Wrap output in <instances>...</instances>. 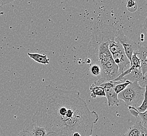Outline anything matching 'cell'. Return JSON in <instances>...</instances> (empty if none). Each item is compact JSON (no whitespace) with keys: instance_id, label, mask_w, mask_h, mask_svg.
Here are the masks:
<instances>
[{"instance_id":"obj_1","label":"cell","mask_w":147,"mask_h":136,"mask_svg":"<svg viewBox=\"0 0 147 136\" xmlns=\"http://www.w3.org/2000/svg\"><path fill=\"white\" fill-rule=\"evenodd\" d=\"M99 120L78 91L45 86L37 102L32 120L45 129L49 136H90Z\"/></svg>"},{"instance_id":"obj_2","label":"cell","mask_w":147,"mask_h":136,"mask_svg":"<svg viewBox=\"0 0 147 136\" xmlns=\"http://www.w3.org/2000/svg\"><path fill=\"white\" fill-rule=\"evenodd\" d=\"M117 30L113 25L100 21L94 24L89 46L99 65L112 58L109 46L115 39Z\"/></svg>"},{"instance_id":"obj_3","label":"cell","mask_w":147,"mask_h":136,"mask_svg":"<svg viewBox=\"0 0 147 136\" xmlns=\"http://www.w3.org/2000/svg\"><path fill=\"white\" fill-rule=\"evenodd\" d=\"M146 93V87L143 88L138 82H135L131 83L124 91L119 93L117 98L122 99L128 107L137 108L141 105Z\"/></svg>"},{"instance_id":"obj_4","label":"cell","mask_w":147,"mask_h":136,"mask_svg":"<svg viewBox=\"0 0 147 136\" xmlns=\"http://www.w3.org/2000/svg\"><path fill=\"white\" fill-rule=\"evenodd\" d=\"M101 67V77L93 83L95 85H100L109 81H114L120 75L118 66L114 62L113 58L100 65Z\"/></svg>"},{"instance_id":"obj_5","label":"cell","mask_w":147,"mask_h":136,"mask_svg":"<svg viewBox=\"0 0 147 136\" xmlns=\"http://www.w3.org/2000/svg\"><path fill=\"white\" fill-rule=\"evenodd\" d=\"M115 41H118L121 44L124 49L125 53L128 59L129 60L130 66L131 65V56L134 52L138 50L141 45L130 39L125 35L122 29L117 30V34L115 39Z\"/></svg>"},{"instance_id":"obj_6","label":"cell","mask_w":147,"mask_h":136,"mask_svg":"<svg viewBox=\"0 0 147 136\" xmlns=\"http://www.w3.org/2000/svg\"><path fill=\"white\" fill-rule=\"evenodd\" d=\"M121 82V81H109L100 85L105 88V97L108 100L109 107L113 106H119V101L117 98V94L114 91V86Z\"/></svg>"},{"instance_id":"obj_7","label":"cell","mask_w":147,"mask_h":136,"mask_svg":"<svg viewBox=\"0 0 147 136\" xmlns=\"http://www.w3.org/2000/svg\"><path fill=\"white\" fill-rule=\"evenodd\" d=\"M114 62L118 66L120 74L130 68V63L126 56L124 49L112 54Z\"/></svg>"},{"instance_id":"obj_8","label":"cell","mask_w":147,"mask_h":136,"mask_svg":"<svg viewBox=\"0 0 147 136\" xmlns=\"http://www.w3.org/2000/svg\"><path fill=\"white\" fill-rule=\"evenodd\" d=\"M147 75L143 76L140 68L135 69L122 78L121 82H124L125 81H129L131 83L138 82L139 85L143 88L147 87Z\"/></svg>"},{"instance_id":"obj_9","label":"cell","mask_w":147,"mask_h":136,"mask_svg":"<svg viewBox=\"0 0 147 136\" xmlns=\"http://www.w3.org/2000/svg\"><path fill=\"white\" fill-rule=\"evenodd\" d=\"M139 58L140 61V70L143 76L147 75V50L146 46H140L138 50L137 51Z\"/></svg>"},{"instance_id":"obj_10","label":"cell","mask_w":147,"mask_h":136,"mask_svg":"<svg viewBox=\"0 0 147 136\" xmlns=\"http://www.w3.org/2000/svg\"><path fill=\"white\" fill-rule=\"evenodd\" d=\"M143 127L141 121L137 120L133 126L128 129L123 136H140Z\"/></svg>"},{"instance_id":"obj_11","label":"cell","mask_w":147,"mask_h":136,"mask_svg":"<svg viewBox=\"0 0 147 136\" xmlns=\"http://www.w3.org/2000/svg\"><path fill=\"white\" fill-rule=\"evenodd\" d=\"M27 54L30 59L38 63L42 64L43 65H47L50 63V59L45 54L30 52H28Z\"/></svg>"},{"instance_id":"obj_12","label":"cell","mask_w":147,"mask_h":136,"mask_svg":"<svg viewBox=\"0 0 147 136\" xmlns=\"http://www.w3.org/2000/svg\"><path fill=\"white\" fill-rule=\"evenodd\" d=\"M91 92V97L92 99H96V97H105V88L100 85H95L93 83L90 86Z\"/></svg>"},{"instance_id":"obj_13","label":"cell","mask_w":147,"mask_h":136,"mask_svg":"<svg viewBox=\"0 0 147 136\" xmlns=\"http://www.w3.org/2000/svg\"><path fill=\"white\" fill-rule=\"evenodd\" d=\"M30 133L32 136H49L45 128L37 125L34 126Z\"/></svg>"},{"instance_id":"obj_14","label":"cell","mask_w":147,"mask_h":136,"mask_svg":"<svg viewBox=\"0 0 147 136\" xmlns=\"http://www.w3.org/2000/svg\"><path fill=\"white\" fill-rule=\"evenodd\" d=\"M130 83L131 82L129 81H125L124 82H121L119 83V84H117L114 86V91L115 92V93L118 95L119 93L122 92V91H124L125 89L130 84Z\"/></svg>"},{"instance_id":"obj_15","label":"cell","mask_w":147,"mask_h":136,"mask_svg":"<svg viewBox=\"0 0 147 136\" xmlns=\"http://www.w3.org/2000/svg\"><path fill=\"white\" fill-rule=\"evenodd\" d=\"M90 72L91 74L94 76L97 77L101 73V67L98 65H91L90 68Z\"/></svg>"},{"instance_id":"obj_16","label":"cell","mask_w":147,"mask_h":136,"mask_svg":"<svg viewBox=\"0 0 147 136\" xmlns=\"http://www.w3.org/2000/svg\"><path fill=\"white\" fill-rule=\"evenodd\" d=\"M147 93L144 94V99L142 102L141 105L137 108V111L140 113H144L147 111Z\"/></svg>"},{"instance_id":"obj_17","label":"cell","mask_w":147,"mask_h":136,"mask_svg":"<svg viewBox=\"0 0 147 136\" xmlns=\"http://www.w3.org/2000/svg\"><path fill=\"white\" fill-rule=\"evenodd\" d=\"M127 7L129 11L133 13L137 10V5L134 1L130 0V1H128L127 3Z\"/></svg>"},{"instance_id":"obj_18","label":"cell","mask_w":147,"mask_h":136,"mask_svg":"<svg viewBox=\"0 0 147 136\" xmlns=\"http://www.w3.org/2000/svg\"><path fill=\"white\" fill-rule=\"evenodd\" d=\"M142 119V125L143 127L147 128V112L146 111L144 113H140L139 112L138 117Z\"/></svg>"},{"instance_id":"obj_19","label":"cell","mask_w":147,"mask_h":136,"mask_svg":"<svg viewBox=\"0 0 147 136\" xmlns=\"http://www.w3.org/2000/svg\"><path fill=\"white\" fill-rule=\"evenodd\" d=\"M17 136H32L28 128H25L17 134Z\"/></svg>"},{"instance_id":"obj_20","label":"cell","mask_w":147,"mask_h":136,"mask_svg":"<svg viewBox=\"0 0 147 136\" xmlns=\"http://www.w3.org/2000/svg\"><path fill=\"white\" fill-rule=\"evenodd\" d=\"M128 109L130 112V114L133 115V116L135 117L136 118L138 117L139 112L137 111V108L132 106H128Z\"/></svg>"},{"instance_id":"obj_21","label":"cell","mask_w":147,"mask_h":136,"mask_svg":"<svg viewBox=\"0 0 147 136\" xmlns=\"http://www.w3.org/2000/svg\"><path fill=\"white\" fill-rule=\"evenodd\" d=\"M13 1H7V0H0V7H2L3 6L5 5L11 3Z\"/></svg>"},{"instance_id":"obj_22","label":"cell","mask_w":147,"mask_h":136,"mask_svg":"<svg viewBox=\"0 0 147 136\" xmlns=\"http://www.w3.org/2000/svg\"><path fill=\"white\" fill-rule=\"evenodd\" d=\"M147 128L144 127L142 128V129L141 134H140V136H147Z\"/></svg>"},{"instance_id":"obj_23","label":"cell","mask_w":147,"mask_h":136,"mask_svg":"<svg viewBox=\"0 0 147 136\" xmlns=\"http://www.w3.org/2000/svg\"><path fill=\"white\" fill-rule=\"evenodd\" d=\"M86 60H87V62L86 63H90L91 62V60L90 59H88V58H86Z\"/></svg>"},{"instance_id":"obj_24","label":"cell","mask_w":147,"mask_h":136,"mask_svg":"<svg viewBox=\"0 0 147 136\" xmlns=\"http://www.w3.org/2000/svg\"><path fill=\"white\" fill-rule=\"evenodd\" d=\"M53 136H57V135H53Z\"/></svg>"},{"instance_id":"obj_25","label":"cell","mask_w":147,"mask_h":136,"mask_svg":"<svg viewBox=\"0 0 147 136\" xmlns=\"http://www.w3.org/2000/svg\"><path fill=\"white\" fill-rule=\"evenodd\" d=\"M92 136V135H91V136Z\"/></svg>"}]
</instances>
